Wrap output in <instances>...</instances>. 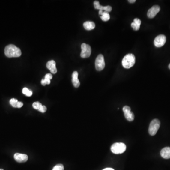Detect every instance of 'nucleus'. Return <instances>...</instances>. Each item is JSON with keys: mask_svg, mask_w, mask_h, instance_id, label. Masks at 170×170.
Masks as SVG:
<instances>
[{"mask_svg": "<svg viewBox=\"0 0 170 170\" xmlns=\"http://www.w3.org/2000/svg\"><path fill=\"white\" fill-rule=\"evenodd\" d=\"M5 55L7 57H19L21 55V51L19 48L14 45L6 46L4 50Z\"/></svg>", "mask_w": 170, "mask_h": 170, "instance_id": "f257e3e1", "label": "nucleus"}, {"mask_svg": "<svg viewBox=\"0 0 170 170\" xmlns=\"http://www.w3.org/2000/svg\"><path fill=\"white\" fill-rule=\"evenodd\" d=\"M135 57L133 54H128L122 59V65L125 69H130L135 64Z\"/></svg>", "mask_w": 170, "mask_h": 170, "instance_id": "f03ea898", "label": "nucleus"}, {"mask_svg": "<svg viewBox=\"0 0 170 170\" xmlns=\"http://www.w3.org/2000/svg\"><path fill=\"white\" fill-rule=\"evenodd\" d=\"M126 146L123 143H115L112 145L111 150L113 154H121L125 151Z\"/></svg>", "mask_w": 170, "mask_h": 170, "instance_id": "7ed1b4c3", "label": "nucleus"}, {"mask_svg": "<svg viewBox=\"0 0 170 170\" xmlns=\"http://www.w3.org/2000/svg\"><path fill=\"white\" fill-rule=\"evenodd\" d=\"M160 126V122L158 119H154L149 125L148 132L151 136H154L157 134Z\"/></svg>", "mask_w": 170, "mask_h": 170, "instance_id": "20e7f679", "label": "nucleus"}, {"mask_svg": "<svg viewBox=\"0 0 170 170\" xmlns=\"http://www.w3.org/2000/svg\"><path fill=\"white\" fill-rule=\"evenodd\" d=\"M95 66L97 70L101 71L105 67V61L104 57L102 55H99L95 61Z\"/></svg>", "mask_w": 170, "mask_h": 170, "instance_id": "39448f33", "label": "nucleus"}, {"mask_svg": "<svg viewBox=\"0 0 170 170\" xmlns=\"http://www.w3.org/2000/svg\"><path fill=\"white\" fill-rule=\"evenodd\" d=\"M81 51L80 56L83 58L89 57L91 55V48L89 45L83 43L81 45Z\"/></svg>", "mask_w": 170, "mask_h": 170, "instance_id": "423d86ee", "label": "nucleus"}, {"mask_svg": "<svg viewBox=\"0 0 170 170\" xmlns=\"http://www.w3.org/2000/svg\"><path fill=\"white\" fill-rule=\"evenodd\" d=\"M166 41V36L163 34H160L157 36L154 40V45L157 47H161L165 45Z\"/></svg>", "mask_w": 170, "mask_h": 170, "instance_id": "0eeeda50", "label": "nucleus"}, {"mask_svg": "<svg viewBox=\"0 0 170 170\" xmlns=\"http://www.w3.org/2000/svg\"><path fill=\"white\" fill-rule=\"evenodd\" d=\"M123 112L124 114V116L126 119L129 121H132L134 119V115L131 111L130 107L128 106H125L123 107Z\"/></svg>", "mask_w": 170, "mask_h": 170, "instance_id": "6e6552de", "label": "nucleus"}, {"mask_svg": "<svg viewBox=\"0 0 170 170\" xmlns=\"http://www.w3.org/2000/svg\"><path fill=\"white\" fill-rule=\"evenodd\" d=\"M160 8L159 6L154 5L148 10L147 16L150 19H152L157 15V14L160 11Z\"/></svg>", "mask_w": 170, "mask_h": 170, "instance_id": "1a4fd4ad", "label": "nucleus"}, {"mask_svg": "<svg viewBox=\"0 0 170 170\" xmlns=\"http://www.w3.org/2000/svg\"><path fill=\"white\" fill-rule=\"evenodd\" d=\"M14 158L18 163H25L28 161V155L24 154L15 153L14 155Z\"/></svg>", "mask_w": 170, "mask_h": 170, "instance_id": "9d476101", "label": "nucleus"}, {"mask_svg": "<svg viewBox=\"0 0 170 170\" xmlns=\"http://www.w3.org/2000/svg\"><path fill=\"white\" fill-rule=\"evenodd\" d=\"M94 8L97 10H105V11L106 12H110L112 11V8L110 6H103L100 5L99 2L97 1H95L94 2Z\"/></svg>", "mask_w": 170, "mask_h": 170, "instance_id": "9b49d317", "label": "nucleus"}, {"mask_svg": "<svg viewBox=\"0 0 170 170\" xmlns=\"http://www.w3.org/2000/svg\"><path fill=\"white\" fill-rule=\"evenodd\" d=\"M46 67L47 69L50 70V71L52 73L55 74L57 72V70L56 68V62L55 61H50L47 62Z\"/></svg>", "mask_w": 170, "mask_h": 170, "instance_id": "f8f14e48", "label": "nucleus"}, {"mask_svg": "<svg viewBox=\"0 0 170 170\" xmlns=\"http://www.w3.org/2000/svg\"><path fill=\"white\" fill-rule=\"evenodd\" d=\"M78 72L75 71L73 72L72 74V82L73 85L74 87L75 88H78L80 86V82L78 79Z\"/></svg>", "mask_w": 170, "mask_h": 170, "instance_id": "ddd939ff", "label": "nucleus"}, {"mask_svg": "<svg viewBox=\"0 0 170 170\" xmlns=\"http://www.w3.org/2000/svg\"><path fill=\"white\" fill-rule=\"evenodd\" d=\"M161 156L163 158L165 159H169L170 158V148L166 147L162 149L160 152Z\"/></svg>", "mask_w": 170, "mask_h": 170, "instance_id": "4468645a", "label": "nucleus"}, {"mask_svg": "<svg viewBox=\"0 0 170 170\" xmlns=\"http://www.w3.org/2000/svg\"><path fill=\"white\" fill-rule=\"evenodd\" d=\"M141 25V20L138 18H136L134 19L133 22L131 23V27L134 30H139Z\"/></svg>", "mask_w": 170, "mask_h": 170, "instance_id": "2eb2a0df", "label": "nucleus"}, {"mask_svg": "<svg viewBox=\"0 0 170 170\" xmlns=\"http://www.w3.org/2000/svg\"><path fill=\"white\" fill-rule=\"evenodd\" d=\"M83 26L85 29L87 30H91L94 29L96 25L92 21H88L84 23Z\"/></svg>", "mask_w": 170, "mask_h": 170, "instance_id": "dca6fc26", "label": "nucleus"}, {"mask_svg": "<svg viewBox=\"0 0 170 170\" xmlns=\"http://www.w3.org/2000/svg\"><path fill=\"white\" fill-rule=\"evenodd\" d=\"M101 19L103 21H107L110 19V16L109 13L106 11H104L101 16Z\"/></svg>", "mask_w": 170, "mask_h": 170, "instance_id": "f3484780", "label": "nucleus"}, {"mask_svg": "<svg viewBox=\"0 0 170 170\" xmlns=\"http://www.w3.org/2000/svg\"><path fill=\"white\" fill-rule=\"evenodd\" d=\"M22 93L27 97H31L32 95V91L28 89V88H24L22 90Z\"/></svg>", "mask_w": 170, "mask_h": 170, "instance_id": "a211bd4d", "label": "nucleus"}, {"mask_svg": "<svg viewBox=\"0 0 170 170\" xmlns=\"http://www.w3.org/2000/svg\"><path fill=\"white\" fill-rule=\"evenodd\" d=\"M18 102H19L18 100L17 99H15V98H11L10 101V105L14 108H17Z\"/></svg>", "mask_w": 170, "mask_h": 170, "instance_id": "6ab92c4d", "label": "nucleus"}, {"mask_svg": "<svg viewBox=\"0 0 170 170\" xmlns=\"http://www.w3.org/2000/svg\"><path fill=\"white\" fill-rule=\"evenodd\" d=\"M42 106L43 105H42L41 103H40L39 102H35L33 103L32 105L34 109H36V110H39L40 107Z\"/></svg>", "mask_w": 170, "mask_h": 170, "instance_id": "aec40b11", "label": "nucleus"}, {"mask_svg": "<svg viewBox=\"0 0 170 170\" xmlns=\"http://www.w3.org/2000/svg\"><path fill=\"white\" fill-rule=\"evenodd\" d=\"M52 170H64V166L62 164H58L56 165Z\"/></svg>", "mask_w": 170, "mask_h": 170, "instance_id": "412c9836", "label": "nucleus"}, {"mask_svg": "<svg viewBox=\"0 0 170 170\" xmlns=\"http://www.w3.org/2000/svg\"><path fill=\"white\" fill-rule=\"evenodd\" d=\"M41 83L43 86H45V85L47 84H50V83H51V81H50V80H49V79H43L42 80H41Z\"/></svg>", "mask_w": 170, "mask_h": 170, "instance_id": "4be33fe9", "label": "nucleus"}, {"mask_svg": "<svg viewBox=\"0 0 170 170\" xmlns=\"http://www.w3.org/2000/svg\"><path fill=\"white\" fill-rule=\"evenodd\" d=\"M46 106H42L41 107H40V109L38 110V111H39L40 112H43H43H46Z\"/></svg>", "mask_w": 170, "mask_h": 170, "instance_id": "5701e85b", "label": "nucleus"}, {"mask_svg": "<svg viewBox=\"0 0 170 170\" xmlns=\"http://www.w3.org/2000/svg\"><path fill=\"white\" fill-rule=\"evenodd\" d=\"M52 76L51 74L47 73L45 75V79H49L51 80L52 79Z\"/></svg>", "mask_w": 170, "mask_h": 170, "instance_id": "b1692460", "label": "nucleus"}, {"mask_svg": "<svg viewBox=\"0 0 170 170\" xmlns=\"http://www.w3.org/2000/svg\"><path fill=\"white\" fill-rule=\"evenodd\" d=\"M23 106V103L21 102H18V106H17V108H20L21 107H22Z\"/></svg>", "mask_w": 170, "mask_h": 170, "instance_id": "393cba45", "label": "nucleus"}, {"mask_svg": "<svg viewBox=\"0 0 170 170\" xmlns=\"http://www.w3.org/2000/svg\"><path fill=\"white\" fill-rule=\"evenodd\" d=\"M129 1L130 3L132 4V3H134V2L136 1H135V0H129V1Z\"/></svg>", "mask_w": 170, "mask_h": 170, "instance_id": "a878e982", "label": "nucleus"}, {"mask_svg": "<svg viewBox=\"0 0 170 170\" xmlns=\"http://www.w3.org/2000/svg\"><path fill=\"white\" fill-rule=\"evenodd\" d=\"M103 170H115L114 169H112L111 168H105V169H103Z\"/></svg>", "mask_w": 170, "mask_h": 170, "instance_id": "bb28decb", "label": "nucleus"}, {"mask_svg": "<svg viewBox=\"0 0 170 170\" xmlns=\"http://www.w3.org/2000/svg\"><path fill=\"white\" fill-rule=\"evenodd\" d=\"M103 13V11L102 10H99V15H101Z\"/></svg>", "mask_w": 170, "mask_h": 170, "instance_id": "cd10ccee", "label": "nucleus"}, {"mask_svg": "<svg viewBox=\"0 0 170 170\" xmlns=\"http://www.w3.org/2000/svg\"><path fill=\"white\" fill-rule=\"evenodd\" d=\"M168 68H169V69L170 70V64H169V65H168Z\"/></svg>", "mask_w": 170, "mask_h": 170, "instance_id": "c85d7f7f", "label": "nucleus"}, {"mask_svg": "<svg viewBox=\"0 0 170 170\" xmlns=\"http://www.w3.org/2000/svg\"><path fill=\"white\" fill-rule=\"evenodd\" d=\"M0 170H4V169H0Z\"/></svg>", "mask_w": 170, "mask_h": 170, "instance_id": "c756f323", "label": "nucleus"}]
</instances>
